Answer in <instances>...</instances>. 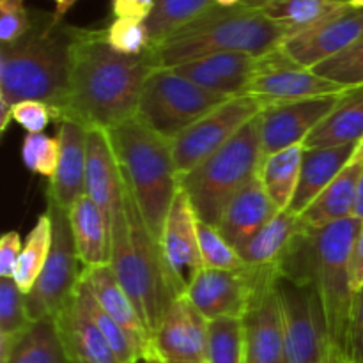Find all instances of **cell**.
<instances>
[{
    "mask_svg": "<svg viewBox=\"0 0 363 363\" xmlns=\"http://www.w3.org/2000/svg\"><path fill=\"white\" fill-rule=\"evenodd\" d=\"M123 191L124 181L108 131L91 128L87 130L85 194L99 206V209L112 223L116 208L123 201Z\"/></svg>",
    "mask_w": 363,
    "mask_h": 363,
    "instance_id": "cell-21",
    "label": "cell"
},
{
    "mask_svg": "<svg viewBox=\"0 0 363 363\" xmlns=\"http://www.w3.org/2000/svg\"><path fill=\"white\" fill-rule=\"evenodd\" d=\"M77 2H80V0H53V4H55V11H53V13H52L53 23H57V25L62 23L64 16H66V14L69 13V9Z\"/></svg>",
    "mask_w": 363,
    "mask_h": 363,
    "instance_id": "cell-48",
    "label": "cell"
},
{
    "mask_svg": "<svg viewBox=\"0 0 363 363\" xmlns=\"http://www.w3.org/2000/svg\"><path fill=\"white\" fill-rule=\"evenodd\" d=\"M199 245H201V254L204 268L208 269H225V272H234V269L248 268L240 257L236 248L227 243L225 238L218 233V229L199 220Z\"/></svg>",
    "mask_w": 363,
    "mask_h": 363,
    "instance_id": "cell-37",
    "label": "cell"
},
{
    "mask_svg": "<svg viewBox=\"0 0 363 363\" xmlns=\"http://www.w3.org/2000/svg\"><path fill=\"white\" fill-rule=\"evenodd\" d=\"M347 92V91H346ZM340 96L298 99L277 103L261 112V140L264 156L279 152L291 145L303 144L321 121L335 108Z\"/></svg>",
    "mask_w": 363,
    "mask_h": 363,
    "instance_id": "cell-16",
    "label": "cell"
},
{
    "mask_svg": "<svg viewBox=\"0 0 363 363\" xmlns=\"http://www.w3.org/2000/svg\"><path fill=\"white\" fill-rule=\"evenodd\" d=\"M57 137L60 140V160L55 176L46 188V197L69 211L74 202L85 195L87 128L74 121H62Z\"/></svg>",
    "mask_w": 363,
    "mask_h": 363,
    "instance_id": "cell-20",
    "label": "cell"
},
{
    "mask_svg": "<svg viewBox=\"0 0 363 363\" xmlns=\"http://www.w3.org/2000/svg\"><path fill=\"white\" fill-rule=\"evenodd\" d=\"M227 99L230 96L208 91L177 74L172 67H158L142 87L135 119L172 142Z\"/></svg>",
    "mask_w": 363,
    "mask_h": 363,
    "instance_id": "cell-8",
    "label": "cell"
},
{
    "mask_svg": "<svg viewBox=\"0 0 363 363\" xmlns=\"http://www.w3.org/2000/svg\"><path fill=\"white\" fill-rule=\"evenodd\" d=\"M275 268H248L225 272L204 268L184 296L208 321L243 319L266 282L277 277Z\"/></svg>",
    "mask_w": 363,
    "mask_h": 363,
    "instance_id": "cell-12",
    "label": "cell"
},
{
    "mask_svg": "<svg viewBox=\"0 0 363 363\" xmlns=\"http://www.w3.org/2000/svg\"><path fill=\"white\" fill-rule=\"evenodd\" d=\"M144 363H163V360H162V357H160L158 353H156L155 350L151 351V353H147L145 354V358L144 360H142Z\"/></svg>",
    "mask_w": 363,
    "mask_h": 363,
    "instance_id": "cell-52",
    "label": "cell"
},
{
    "mask_svg": "<svg viewBox=\"0 0 363 363\" xmlns=\"http://www.w3.org/2000/svg\"><path fill=\"white\" fill-rule=\"evenodd\" d=\"M346 91H350V87L319 77L312 69H307L289 59L282 48H277L259 57L254 77L245 94L259 99L266 108L277 103L339 96Z\"/></svg>",
    "mask_w": 363,
    "mask_h": 363,
    "instance_id": "cell-13",
    "label": "cell"
},
{
    "mask_svg": "<svg viewBox=\"0 0 363 363\" xmlns=\"http://www.w3.org/2000/svg\"><path fill=\"white\" fill-rule=\"evenodd\" d=\"M206 363H245L241 319L225 318L209 321Z\"/></svg>",
    "mask_w": 363,
    "mask_h": 363,
    "instance_id": "cell-36",
    "label": "cell"
},
{
    "mask_svg": "<svg viewBox=\"0 0 363 363\" xmlns=\"http://www.w3.org/2000/svg\"><path fill=\"white\" fill-rule=\"evenodd\" d=\"M11 119L16 121L27 133H43L53 119L52 106L43 101H20L11 110Z\"/></svg>",
    "mask_w": 363,
    "mask_h": 363,
    "instance_id": "cell-43",
    "label": "cell"
},
{
    "mask_svg": "<svg viewBox=\"0 0 363 363\" xmlns=\"http://www.w3.org/2000/svg\"><path fill=\"white\" fill-rule=\"evenodd\" d=\"M156 0H110L113 18H130L145 21L155 7Z\"/></svg>",
    "mask_w": 363,
    "mask_h": 363,
    "instance_id": "cell-46",
    "label": "cell"
},
{
    "mask_svg": "<svg viewBox=\"0 0 363 363\" xmlns=\"http://www.w3.org/2000/svg\"><path fill=\"white\" fill-rule=\"evenodd\" d=\"M347 6L354 7V9H363V0H344Z\"/></svg>",
    "mask_w": 363,
    "mask_h": 363,
    "instance_id": "cell-55",
    "label": "cell"
},
{
    "mask_svg": "<svg viewBox=\"0 0 363 363\" xmlns=\"http://www.w3.org/2000/svg\"><path fill=\"white\" fill-rule=\"evenodd\" d=\"M208 332V319L186 296H179L152 335V350L163 360L206 362Z\"/></svg>",
    "mask_w": 363,
    "mask_h": 363,
    "instance_id": "cell-18",
    "label": "cell"
},
{
    "mask_svg": "<svg viewBox=\"0 0 363 363\" xmlns=\"http://www.w3.org/2000/svg\"><path fill=\"white\" fill-rule=\"evenodd\" d=\"M277 279L266 282L245 314V363H289Z\"/></svg>",
    "mask_w": 363,
    "mask_h": 363,
    "instance_id": "cell-17",
    "label": "cell"
},
{
    "mask_svg": "<svg viewBox=\"0 0 363 363\" xmlns=\"http://www.w3.org/2000/svg\"><path fill=\"white\" fill-rule=\"evenodd\" d=\"M301 230L300 216L280 211L250 241L238 248L243 262L252 268H275L280 264Z\"/></svg>",
    "mask_w": 363,
    "mask_h": 363,
    "instance_id": "cell-29",
    "label": "cell"
},
{
    "mask_svg": "<svg viewBox=\"0 0 363 363\" xmlns=\"http://www.w3.org/2000/svg\"><path fill=\"white\" fill-rule=\"evenodd\" d=\"M363 165L350 163L300 215L305 229L319 230L354 216Z\"/></svg>",
    "mask_w": 363,
    "mask_h": 363,
    "instance_id": "cell-27",
    "label": "cell"
},
{
    "mask_svg": "<svg viewBox=\"0 0 363 363\" xmlns=\"http://www.w3.org/2000/svg\"><path fill=\"white\" fill-rule=\"evenodd\" d=\"M362 223L351 216L319 230L301 225L289 252L277 266L282 279L314 287L325 311L330 340L346 354L354 300L351 259Z\"/></svg>",
    "mask_w": 363,
    "mask_h": 363,
    "instance_id": "cell-2",
    "label": "cell"
},
{
    "mask_svg": "<svg viewBox=\"0 0 363 363\" xmlns=\"http://www.w3.org/2000/svg\"><path fill=\"white\" fill-rule=\"evenodd\" d=\"M363 137V87H353L340 96L335 108L321 121L303 142L305 149L358 144Z\"/></svg>",
    "mask_w": 363,
    "mask_h": 363,
    "instance_id": "cell-28",
    "label": "cell"
},
{
    "mask_svg": "<svg viewBox=\"0 0 363 363\" xmlns=\"http://www.w3.org/2000/svg\"><path fill=\"white\" fill-rule=\"evenodd\" d=\"M287 362L319 363L332 346L321 300L312 286L277 279Z\"/></svg>",
    "mask_w": 363,
    "mask_h": 363,
    "instance_id": "cell-11",
    "label": "cell"
},
{
    "mask_svg": "<svg viewBox=\"0 0 363 363\" xmlns=\"http://www.w3.org/2000/svg\"><path fill=\"white\" fill-rule=\"evenodd\" d=\"M163 360V358H162ZM163 363H206V362H184V360H163Z\"/></svg>",
    "mask_w": 363,
    "mask_h": 363,
    "instance_id": "cell-56",
    "label": "cell"
},
{
    "mask_svg": "<svg viewBox=\"0 0 363 363\" xmlns=\"http://www.w3.org/2000/svg\"><path fill=\"white\" fill-rule=\"evenodd\" d=\"M46 213L52 220V248L38 282L25 296L28 318L34 323L55 315L73 298L84 273L67 211L46 197Z\"/></svg>",
    "mask_w": 363,
    "mask_h": 363,
    "instance_id": "cell-9",
    "label": "cell"
},
{
    "mask_svg": "<svg viewBox=\"0 0 363 363\" xmlns=\"http://www.w3.org/2000/svg\"><path fill=\"white\" fill-rule=\"evenodd\" d=\"M21 250L23 247H21L20 234L16 230H9L0 238V277L2 279H14Z\"/></svg>",
    "mask_w": 363,
    "mask_h": 363,
    "instance_id": "cell-45",
    "label": "cell"
},
{
    "mask_svg": "<svg viewBox=\"0 0 363 363\" xmlns=\"http://www.w3.org/2000/svg\"><path fill=\"white\" fill-rule=\"evenodd\" d=\"M197 225L194 204L179 188L160 236L163 264L177 296H184L204 269Z\"/></svg>",
    "mask_w": 363,
    "mask_h": 363,
    "instance_id": "cell-14",
    "label": "cell"
},
{
    "mask_svg": "<svg viewBox=\"0 0 363 363\" xmlns=\"http://www.w3.org/2000/svg\"><path fill=\"white\" fill-rule=\"evenodd\" d=\"M262 110L264 105L259 99L247 94L234 96L177 135L170 142L177 176L191 172L204 160L215 155Z\"/></svg>",
    "mask_w": 363,
    "mask_h": 363,
    "instance_id": "cell-10",
    "label": "cell"
},
{
    "mask_svg": "<svg viewBox=\"0 0 363 363\" xmlns=\"http://www.w3.org/2000/svg\"><path fill=\"white\" fill-rule=\"evenodd\" d=\"M347 357L351 363H363V287L358 293H354Z\"/></svg>",
    "mask_w": 363,
    "mask_h": 363,
    "instance_id": "cell-44",
    "label": "cell"
},
{
    "mask_svg": "<svg viewBox=\"0 0 363 363\" xmlns=\"http://www.w3.org/2000/svg\"><path fill=\"white\" fill-rule=\"evenodd\" d=\"M213 6L215 0H156L151 14L145 20L151 48L176 34L184 25L197 20Z\"/></svg>",
    "mask_w": 363,
    "mask_h": 363,
    "instance_id": "cell-33",
    "label": "cell"
},
{
    "mask_svg": "<svg viewBox=\"0 0 363 363\" xmlns=\"http://www.w3.org/2000/svg\"><path fill=\"white\" fill-rule=\"evenodd\" d=\"M351 273H353V289L354 293L363 287V223L358 233L353 248V259H351Z\"/></svg>",
    "mask_w": 363,
    "mask_h": 363,
    "instance_id": "cell-47",
    "label": "cell"
},
{
    "mask_svg": "<svg viewBox=\"0 0 363 363\" xmlns=\"http://www.w3.org/2000/svg\"><path fill=\"white\" fill-rule=\"evenodd\" d=\"M279 213L280 209L268 197L257 176L229 202L216 229L238 250Z\"/></svg>",
    "mask_w": 363,
    "mask_h": 363,
    "instance_id": "cell-24",
    "label": "cell"
},
{
    "mask_svg": "<svg viewBox=\"0 0 363 363\" xmlns=\"http://www.w3.org/2000/svg\"><path fill=\"white\" fill-rule=\"evenodd\" d=\"M110 230V266L152 339L170 305L179 296L174 293L167 275L160 241L149 233L126 183L123 201L116 208Z\"/></svg>",
    "mask_w": 363,
    "mask_h": 363,
    "instance_id": "cell-4",
    "label": "cell"
},
{
    "mask_svg": "<svg viewBox=\"0 0 363 363\" xmlns=\"http://www.w3.org/2000/svg\"><path fill=\"white\" fill-rule=\"evenodd\" d=\"M53 319L71 363H121L77 298V291Z\"/></svg>",
    "mask_w": 363,
    "mask_h": 363,
    "instance_id": "cell-22",
    "label": "cell"
},
{
    "mask_svg": "<svg viewBox=\"0 0 363 363\" xmlns=\"http://www.w3.org/2000/svg\"><path fill=\"white\" fill-rule=\"evenodd\" d=\"M155 69L151 50L123 55L106 43L105 28L73 27L69 89L55 121L108 131L135 119L142 87Z\"/></svg>",
    "mask_w": 363,
    "mask_h": 363,
    "instance_id": "cell-1",
    "label": "cell"
},
{
    "mask_svg": "<svg viewBox=\"0 0 363 363\" xmlns=\"http://www.w3.org/2000/svg\"><path fill=\"white\" fill-rule=\"evenodd\" d=\"M287 30L257 7L243 4L222 7L218 4L183 28L152 46L158 67H174L199 57L222 52H240L262 57L280 48Z\"/></svg>",
    "mask_w": 363,
    "mask_h": 363,
    "instance_id": "cell-5",
    "label": "cell"
},
{
    "mask_svg": "<svg viewBox=\"0 0 363 363\" xmlns=\"http://www.w3.org/2000/svg\"><path fill=\"white\" fill-rule=\"evenodd\" d=\"M82 280L89 287L92 296L96 298V301L101 305L103 311L108 312L126 330V333L131 337L135 347H137L138 354L144 360L145 354L152 351V339L144 323H142L135 305L128 298L126 291L123 289V286L117 280L112 266L106 264L84 269Z\"/></svg>",
    "mask_w": 363,
    "mask_h": 363,
    "instance_id": "cell-23",
    "label": "cell"
},
{
    "mask_svg": "<svg viewBox=\"0 0 363 363\" xmlns=\"http://www.w3.org/2000/svg\"><path fill=\"white\" fill-rule=\"evenodd\" d=\"M266 2H269V0H241V4L247 7H261Z\"/></svg>",
    "mask_w": 363,
    "mask_h": 363,
    "instance_id": "cell-53",
    "label": "cell"
},
{
    "mask_svg": "<svg viewBox=\"0 0 363 363\" xmlns=\"http://www.w3.org/2000/svg\"><path fill=\"white\" fill-rule=\"evenodd\" d=\"M312 71L344 87H363V38L339 55L315 66Z\"/></svg>",
    "mask_w": 363,
    "mask_h": 363,
    "instance_id": "cell-38",
    "label": "cell"
},
{
    "mask_svg": "<svg viewBox=\"0 0 363 363\" xmlns=\"http://www.w3.org/2000/svg\"><path fill=\"white\" fill-rule=\"evenodd\" d=\"M34 25L23 0H0V41L11 45L23 38Z\"/></svg>",
    "mask_w": 363,
    "mask_h": 363,
    "instance_id": "cell-42",
    "label": "cell"
},
{
    "mask_svg": "<svg viewBox=\"0 0 363 363\" xmlns=\"http://www.w3.org/2000/svg\"><path fill=\"white\" fill-rule=\"evenodd\" d=\"M77 298L80 300V303L84 305V308L87 311V314L91 315L92 321L96 323V326L101 330L106 342L110 344V347H112V351L116 353V357L119 358L121 363H138L142 360L137 347H135L133 340H131V337L126 333V330H124L108 312L103 311V307L96 301V298L92 296V293L89 291V287L85 286L84 280H80V284H78Z\"/></svg>",
    "mask_w": 363,
    "mask_h": 363,
    "instance_id": "cell-35",
    "label": "cell"
},
{
    "mask_svg": "<svg viewBox=\"0 0 363 363\" xmlns=\"http://www.w3.org/2000/svg\"><path fill=\"white\" fill-rule=\"evenodd\" d=\"M71 25L53 23L52 14H39L30 30L18 41L0 46V130H7L16 103L43 101L55 112L69 89Z\"/></svg>",
    "mask_w": 363,
    "mask_h": 363,
    "instance_id": "cell-3",
    "label": "cell"
},
{
    "mask_svg": "<svg viewBox=\"0 0 363 363\" xmlns=\"http://www.w3.org/2000/svg\"><path fill=\"white\" fill-rule=\"evenodd\" d=\"M123 181L130 188L149 233L160 241L179 176L170 142L137 119L108 130Z\"/></svg>",
    "mask_w": 363,
    "mask_h": 363,
    "instance_id": "cell-6",
    "label": "cell"
},
{
    "mask_svg": "<svg viewBox=\"0 0 363 363\" xmlns=\"http://www.w3.org/2000/svg\"><path fill=\"white\" fill-rule=\"evenodd\" d=\"M21 160L30 172L52 179L60 160L59 137L46 133H27L21 144Z\"/></svg>",
    "mask_w": 363,
    "mask_h": 363,
    "instance_id": "cell-40",
    "label": "cell"
},
{
    "mask_svg": "<svg viewBox=\"0 0 363 363\" xmlns=\"http://www.w3.org/2000/svg\"><path fill=\"white\" fill-rule=\"evenodd\" d=\"M363 38V9L347 6L312 27L289 35L280 48L307 69L339 55Z\"/></svg>",
    "mask_w": 363,
    "mask_h": 363,
    "instance_id": "cell-15",
    "label": "cell"
},
{
    "mask_svg": "<svg viewBox=\"0 0 363 363\" xmlns=\"http://www.w3.org/2000/svg\"><path fill=\"white\" fill-rule=\"evenodd\" d=\"M354 147L357 144L305 149L300 181L287 211L300 216L315 201V197L350 165Z\"/></svg>",
    "mask_w": 363,
    "mask_h": 363,
    "instance_id": "cell-26",
    "label": "cell"
},
{
    "mask_svg": "<svg viewBox=\"0 0 363 363\" xmlns=\"http://www.w3.org/2000/svg\"><path fill=\"white\" fill-rule=\"evenodd\" d=\"M259 116L215 155L179 176V188L190 197L201 222L218 225L229 202L259 176L264 160Z\"/></svg>",
    "mask_w": 363,
    "mask_h": 363,
    "instance_id": "cell-7",
    "label": "cell"
},
{
    "mask_svg": "<svg viewBox=\"0 0 363 363\" xmlns=\"http://www.w3.org/2000/svg\"><path fill=\"white\" fill-rule=\"evenodd\" d=\"M50 248H52V220L48 213H43L38 216L35 225L28 233L20 261H18L16 273H14V282L25 296L38 282L48 259Z\"/></svg>",
    "mask_w": 363,
    "mask_h": 363,
    "instance_id": "cell-34",
    "label": "cell"
},
{
    "mask_svg": "<svg viewBox=\"0 0 363 363\" xmlns=\"http://www.w3.org/2000/svg\"><path fill=\"white\" fill-rule=\"evenodd\" d=\"M354 216L363 222V170L360 176V184H358V197H357V206H354Z\"/></svg>",
    "mask_w": 363,
    "mask_h": 363,
    "instance_id": "cell-50",
    "label": "cell"
},
{
    "mask_svg": "<svg viewBox=\"0 0 363 363\" xmlns=\"http://www.w3.org/2000/svg\"><path fill=\"white\" fill-rule=\"evenodd\" d=\"M105 39L116 52L123 55H142L151 48L145 21L116 18L105 28Z\"/></svg>",
    "mask_w": 363,
    "mask_h": 363,
    "instance_id": "cell-41",
    "label": "cell"
},
{
    "mask_svg": "<svg viewBox=\"0 0 363 363\" xmlns=\"http://www.w3.org/2000/svg\"><path fill=\"white\" fill-rule=\"evenodd\" d=\"M215 4L222 7H234V6H240L241 0H215Z\"/></svg>",
    "mask_w": 363,
    "mask_h": 363,
    "instance_id": "cell-54",
    "label": "cell"
},
{
    "mask_svg": "<svg viewBox=\"0 0 363 363\" xmlns=\"http://www.w3.org/2000/svg\"><path fill=\"white\" fill-rule=\"evenodd\" d=\"M73 233L74 247L84 269L110 264L112 259V230L110 222L99 206L89 197L82 195L73 208L67 211Z\"/></svg>",
    "mask_w": 363,
    "mask_h": 363,
    "instance_id": "cell-25",
    "label": "cell"
},
{
    "mask_svg": "<svg viewBox=\"0 0 363 363\" xmlns=\"http://www.w3.org/2000/svg\"><path fill=\"white\" fill-rule=\"evenodd\" d=\"M6 363H71L53 315L32 323L14 344Z\"/></svg>",
    "mask_w": 363,
    "mask_h": 363,
    "instance_id": "cell-31",
    "label": "cell"
},
{
    "mask_svg": "<svg viewBox=\"0 0 363 363\" xmlns=\"http://www.w3.org/2000/svg\"><path fill=\"white\" fill-rule=\"evenodd\" d=\"M350 163H362V165H363V137L360 138V142L357 144V147H354V152H353V156H351Z\"/></svg>",
    "mask_w": 363,
    "mask_h": 363,
    "instance_id": "cell-51",
    "label": "cell"
},
{
    "mask_svg": "<svg viewBox=\"0 0 363 363\" xmlns=\"http://www.w3.org/2000/svg\"><path fill=\"white\" fill-rule=\"evenodd\" d=\"M25 294L14 279L0 280V335L21 337L32 326Z\"/></svg>",
    "mask_w": 363,
    "mask_h": 363,
    "instance_id": "cell-39",
    "label": "cell"
},
{
    "mask_svg": "<svg viewBox=\"0 0 363 363\" xmlns=\"http://www.w3.org/2000/svg\"><path fill=\"white\" fill-rule=\"evenodd\" d=\"M303 155L305 145L296 144L264 156L262 160L261 169H259V181L280 211L289 209L291 201H293L298 181H300Z\"/></svg>",
    "mask_w": 363,
    "mask_h": 363,
    "instance_id": "cell-30",
    "label": "cell"
},
{
    "mask_svg": "<svg viewBox=\"0 0 363 363\" xmlns=\"http://www.w3.org/2000/svg\"><path fill=\"white\" fill-rule=\"evenodd\" d=\"M344 7H347L344 0H269L257 9L282 25L287 34L293 35Z\"/></svg>",
    "mask_w": 363,
    "mask_h": 363,
    "instance_id": "cell-32",
    "label": "cell"
},
{
    "mask_svg": "<svg viewBox=\"0 0 363 363\" xmlns=\"http://www.w3.org/2000/svg\"><path fill=\"white\" fill-rule=\"evenodd\" d=\"M319 363H351V362L342 350H339V347L333 346L332 344V346H330V350L326 351V354L323 357V360Z\"/></svg>",
    "mask_w": 363,
    "mask_h": 363,
    "instance_id": "cell-49",
    "label": "cell"
},
{
    "mask_svg": "<svg viewBox=\"0 0 363 363\" xmlns=\"http://www.w3.org/2000/svg\"><path fill=\"white\" fill-rule=\"evenodd\" d=\"M259 57L240 52H222L199 57L172 69L194 84L223 96H241L247 91Z\"/></svg>",
    "mask_w": 363,
    "mask_h": 363,
    "instance_id": "cell-19",
    "label": "cell"
}]
</instances>
